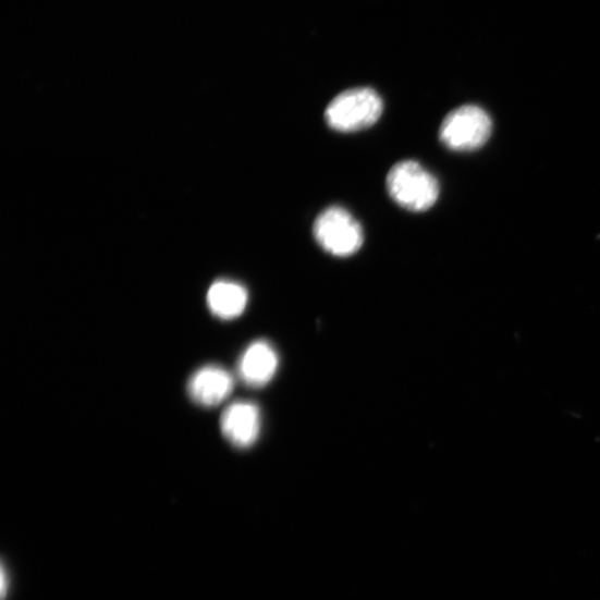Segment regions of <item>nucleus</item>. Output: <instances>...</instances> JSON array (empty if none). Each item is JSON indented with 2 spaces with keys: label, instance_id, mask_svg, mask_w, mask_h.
I'll return each mask as SVG.
<instances>
[{
  "label": "nucleus",
  "instance_id": "0eeeda50",
  "mask_svg": "<svg viewBox=\"0 0 600 600\" xmlns=\"http://www.w3.org/2000/svg\"><path fill=\"white\" fill-rule=\"evenodd\" d=\"M279 365L280 357L274 346L266 341H257L241 356L238 376L249 388H264L275 377Z\"/></svg>",
  "mask_w": 600,
  "mask_h": 600
},
{
  "label": "nucleus",
  "instance_id": "423d86ee",
  "mask_svg": "<svg viewBox=\"0 0 600 600\" xmlns=\"http://www.w3.org/2000/svg\"><path fill=\"white\" fill-rule=\"evenodd\" d=\"M261 416L258 406L252 402H235L221 418L224 438L237 449L253 446L260 432Z\"/></svg>",
  "mask_w": 600,
  "mask_h": 600
},
{
  "label": "nucleus",
  "instance_id": "7ed1b4c3",
  "mask_svg": "<svg viewBox=\"0 0 600 600\" xmlns=\"http://www.w3.org/2000/svg\"><path fill=\"white\" fill-rule=\"evenodd\" d=\"M313 234L326 253L336 257L352 256L364 244L362 225L347 209L340 206H332L318 215Z\"/></svg>",
  "mask_w": 600,
  "mask_h": 600
},
{
  "label": "nucleus",
  "instance_id": "39448f33",
  "mask_svg": "<svg viewBox=\"0 0 600 600\" xmlns=\"http://www.w3.org/2000/svg\"><path fill=\"white\" fill-rule=\"evenodd\" d=\"M235 387L233 375L221 366L198 369L189 379L187 391L194 403L215 407L230 397Z\"/></svg>",
  "mask_w": 600,
  "mask_h": 600
},
{
  "label": "nucleus",
  "instance_id": "f257e3e1",
  "mask_svg": "<svg viewBox=\"0 0 600 600\" xmlns=\"http://www.w3.org/2000/svg\"><path fill=\"white\" fill-rule=\"evenodd\" d=\"M384 111L383 99L372 88L345 90L327 106L325 120L340 133H354L371 127Z\"/></svg>",
  "mask_w": 600,
  "mask_h": 600
},
{
  "label": "nucleus",
  "instance_id": "20e7f679",
  "mask_svg": "<svg viewBox=\"0 0 600 600\" xmlns=\"http://www.w3.org/2000/svg\"><path fill=\"white\" fill-rule=\"evenodd\" d=\"M493 123L482 108L465 105L454 109L442 123L440 139L454 151H474L492 135Z\"/></svg>",
  "mask_w": 600,
  "mask_h": 600
},
{
  "label": "nucleus",
  "instance_id": "f03ea898",
  "mask_svg": "<svg viewBox=\"0 0 600 600\" xmlns=\"http://www.w3.org/2000/svg\"><path fill=\"white\" fill-rule=\"evenodd\" d=\"M392 199L415 212L431 208L440 197V184L418 161L404 160L392 168L387 179Z\"/></svg>",
  "mask_w": 600,
  "mask_h": 600
},
{
  "label": "nucleus",
  "instance_id": "1a4fd4ad",
  "mask_svg": "<svg viewBox=\"0 0 600 600\" xmlns=\"http://www.w3.org/2000/svg\"><path fill=\"white\" fill-rule=\"evenodd\" d=\"M8 574L4 566L2 568V595H3V599L7 598V593L9 592V589H10V578H8Z\"/></svg>",
  "mask_w": 600,
  "mask_h": 600
},
{
  "label": "nucleus",
  "instance_id": "6e6552de",
  "mask_svg": "<svg viewBox=\"0 0 600 600\" xmlns=\"http://www.w3.org/2000/svg\"><path fill=\"white\" fill-rule=\"evenodd\" d=\"M248 293L235 282L220 281L211 285L207 294L210 311L222 319L240 317L247 307Z\"/></svg>",
  "mask_w": 600,
  "mask_h": 600
}]
</instances>
